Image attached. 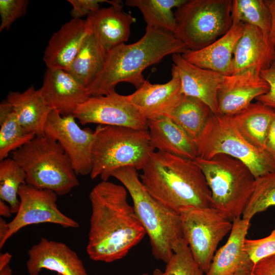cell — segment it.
<instances>
[{
  "instance_id": "obj_1",
  "label": "cell",
  "mask_w": 275,
  "mask_h": 275,
  "mask_svg": "<svg viewBox=\"0 0 275 275\" xmlns=\"http://www.w3.org/2000/svg\"><path fill=\"white\" fill-rule=\"evenodd\" d=\"M127 194L123 185L108 181H101L91 191L86 248L90 259L106 263L121 259L146 235Z\"/></svg>"
},
{
  "instance_id": "obj_2",
  "label": "cell",
  "mask_w": 275,
  "mask_h": 275,
  "mask_svg": "<svg viewBox=\"0 0 275 275\" xmlns=\"http://www.w3.org/2000/svg\"><path fill=\"white\" fill-rule=\"evenodd\" d=\"M188 50L174 34L147 26L137 42L122 44L107 52L102 70L87 90L91 96L104 95L115 92L117 85L122 82L138 89L145 80L143 74L145 69L167 56L183 54Z\"/></svg>"
},
{
  "instance_id": "obj_3",
  "label": "cell",
  "mask_w": 275,
  "mask_h": 275,
  "mask_svg": "<svg viewBox=\"0 0 275 275\" xmlns=\"http://www.w3.org/2000/svg\"><path fill=\"white\" fill-rule=\"evenodd\" d=\"M142 170L145 188L167 207L177 212L187 206L211 207L210 190L193 160L154 151Z\"/></svg>"
},
{
  "instance_id": "obj_4",
  "label": "cell",
  "mask_w": 275,
  "mask_h": 275,
  "mask_svg": "<svg viewBox=\"0 0 275 275\" xmlns=\"http://www.w3.org/2000/svg\"><path fill=\"white\" fill-rule=\"evenodd\" d=\"M112 177L122 183L130 196L135 213L149 238L154 257L167 263L183 238L179 213L148 193L135 168H120Z\"/></svg>"
},
{
  "instance_id": "obj_5",
  "label": "cell",
  "mask_w": 275,
  "mask_h": 275,
  "mask_svg": "<svg viewBox=\"0 0 275 275\" xmlns=\"http://www.w3.org/2000/svg\"><path fill=\"white\" fill-rule=\"evenodd\" d=\"M26 175V183L64 196L79 185L71 160L61 145L46 135L35 136L12 152Z\"/></svg>"
},
{
  "instance_id": "obj_6",
  "label": "cell",
  "mask_w": 275,
  "mask_h": 275,
  "mask_svg": "<svg viewBox=\"0 0 275 275\" xmlns=\"http://www.w3.org/2000/svg\"><path fill=\"white\" fill-rule=\"evenodd\" d=\"M202 170L211 191V207L232 222L240 217L253 193L255 177L241 161L219 154L193 160Z\"/></svg>"
},
{
  "instance_id": "obj_7",
  "label": "cell",
  "mask_w": 275,
  "mask_h": 275,
  "mask_svg": "<svg viewBox=\"0 0 275 275\" xmlns=\"http://www.w3.org/2000/svg\"><path fill=\"white\" fill-rule=\"evenodd\" d=\"M92 148V179L108 181L126 167L142 170L152 153L148 130L98 125Z\"/></svg>"
},
{
  "instance_id": "obj_8",
  "label": "cell",
  "mask_w": 275,
  "mask_h": 275,
  "mask_svg": "<svg viewBox=\"0 0 275 275\" xmlns=\"http://www.w3.org/2000/svg\"><path fill=\"white\" fill-rule=\"evenodd\" d=\"M195 142L198 157L209 159L219 154L229 155L246 164L255 178L275 171V163L269 155L249 143L230 116L211 113Z\"/></svg>"
},
{
  "instance_id": "obj_9",
  "label": "cell",
  "mask_w": 275,
  "mask_h": 275,
  "mask_svg": "<svg viewBox=\"0 0 275 275\" xmlns=\"http://www.w3.org/2000/svg\"><path fill=\"white\" fill-rule=\"evenodd\" d=\"M232 0H186L176 8L174 35L196 50L225 34L232 25Z\"/></svg>"
},
{
  "instance_id": "obj_10",
  "label": "cell",
  "mask_w": 275,
  "mask_h": 275,
  "mask_svg": "<svg viewBox=\"0 0 275 275\" xmlns=\"http://www.w3.org/2000/svg\"><path fill=\"white\" fill-rule=\"evenodd\" d=\"M179 213L183 238L196 262L205 273L219 242L231 231L232 222L212 207L187 206Z\"/></svg>"
},
{
  "instance_id": "obj_11",
  "label": "cell",
  "mask_w": 275,
  "mask_h": 275,
  "mask_svg": "<svg viewBox=\"0 0 275 275\" xmlns=\"http://www.w3.org/2000/svg\"><path fill=\"white\" fill-rule=\"evenodd\" d=\"M18 195L20 200L19 209L14 218L7 223V232L0 240L1 249L11 237L29 225L51 223L64 228L79 227L78 222L64 214L58 208V195L54 192L25 184L19 187Z\"/></svg>"
},
{
  "instance_id": "obj_12",
  "label": "cell",
  "mask_w": 275,
  "mask_h": 275,
  "mask_svg": "<svg viewBox=\"0 0 275 275\" xmlns=\"http://www.w3.org/2000/svg\"><path fill=\"white\" fill-rule=\"evenodd\" d=\"M82 125L97 124L148 130V121L130 103L128 95L116 91L90 97L73 114Z\"/></svg>"
},
{
  "instance_id": "obj_13",
  "label": "cell",
  "mask_w": 275,
  "mask_h": 275,
  "mask_svg": "<svg viewBox=\"0 0 275 275\" xmlns=\"http://www.w3.org/2000/svg\"><path fill=\"white\" fill-rule=\"evenodd\" d=\"M73 115L63 116L52 110L45 126V135L57 141L69 156L77 175L90 174L92 168V148L96 132L81 128Z\"/></svg>"
},
{
  "instance_id": "obj_14",
  "label": "cell",
  "mask_w": 275,
  "mask_h": 275,
  "mask_svg": "<svg viewBox=\"0 0 275 275\" xmlns=\"http://www.w3.org/2000/svg\"><path fill=\"white\" fill-rule=\"evenodd\" d=\"M28 255L26 267L29 275H39L43 269L61 275H89L77 253L63 242L41 237Z\"/></svg>"
},
{
  "instance_id": "obj_15",
  "label": "cell",
  "mask_w": 275,
  "mask_h": 275,
  "mask_svg": "<svg viewBox=\"0 0 275 275\" xmlns=\"http://www.w3.org/2000/svg\"><path fill=\"white\" fill-rule=\"evenodd\" d=\"M269 89L260 73L253 70L224 75L217 92V115L232 116L250 105L253 99L266 93Z\"/></svg>"
},
{
  "instance_id": "obj_16",
  "label": "cell",
  "mask_w": 275,
  "mask_h": 275,
  "mask_svg": "<svg viewBox=\"0 0 275 275\" xmlns=\"http://www.w3.org/2000/svg\"><path fill=\"white\" fill-rule=\"evenodd\" d=\"M179 74L172 67L168 82L151 84L145 80L134 92L128 95L130 103L148 120L167 116L183 96Z\"/></svg>"
},
{
  "instance_id": "obj_17",
  "label": "cell",
  "mask_w": 275,
  "mask_h": 275,
  "mask_svg": "<svg viewBox=\"0 0 275 275\" xmlns=\"http://www.w3.org/2000/svg\"><path fill=\"white\" fill-rule=\"evenodd\" d=\"M47 105L63 116L73 115L91 95L87 88L67 71L47 68L39 89Z\"/></svg>"
},
{
  "instance_id": "obj_18",
  "label": "cell",
  "mask_w": 275,
  "mask_h": 275,
  "mask_svg": "<svg viewBox=\"0 0 275 275\" xmlns=\"http://www.w3.org/2000/svg\"><path fill=\"white\" fill-rule=\"evenodd\" d=\"M91 33L86 19L72 18L64 24L51 36L44 51L47 68L67 71Z\"/></svg>"
},
{
  "instance_id": "obj_19",
  "label": "cell",
  "mask_w": 275,
  "mask_h": 275,
  "mask_svg": "<svg viewBox=\"0 0 275 275\" xmlns=\"http://www.w3.org/2000/svg\"><path fill=\"white\" fill-rule=\"evenodd\" d=\"M172 61V67L180 77L182 94L201 100L217 115V92L224 75L198 67L186 61L182 54H173Z\"/></svg>"
},
{
  "instance_id": "obj_20",
  "label": "cell",
  "mask_w": 275,
  "mask_h": 275,
  "mask_svg": "<svg viewBox=\"0 0 275 275\" xmlns=\"http://www.w3.org/2000/svg\"><path fill=\"white\" fill-rule=\"evenodd\" d=\"M244 26L243 22H233L229 31L212 43L199 50H188L182 56L186 61L200 68L224 75H232L234 51Z\"/></svg>"
},
{
  "instance_id": "obj_21",
  "label": "cell",
  "mask_w": 275,
  "mask_h": 275,
  "mask_svg": "<svg viewBox=\"0 0 275 275\" xmlns=\"http://www.w3.org/2000/svg\"><path fill=\"white\" fill-rule=\"evenodd\" d=\"M274 51L269 37L261 30L245 24L242 35L234 51L232 74L250 70L260 73L273 61Z\"/></svg>"
},
{
  "instance_id": "obj_22",
  "label": "cell",
  "mask_w": 275,
  "mask_h": 275,
  "mask_svg": "<svg viewBox=\"0 0 275 275\" xmlns=\"http://www.w3.org/2000/svg\"><path fill=\"white\" fill-rule=\"evenodd\" d=\"M86 20L92 34L108 52L128 40L135 18L123 11L122 7L111 6L90 13Z\"/></svg>"
},
{
  "instance_id": "obj_23",
  "label": "cell",
  "mask_w": 275,
  "mask_h": 275,
  "mask_svg": "<svg viewBox=\"0 0 275 275\" xmlns=\"http://www.w3.org/2000/svg\"><path fill=\"white\" fill-rule=\"evenodd\" d=\"M250 221L239 217L232 227L226 243L214 254L210 267L204 275H231L237 270L254 265L244 249Z\"/></svg>"
},
{
  "instance_id": "obj_24",
  "label": "cell",
  "mask_w": 275,
  "mask_h": 275,
  "mask_svg": "<svg viewBox=\"0 0 275 275\" xmlns=\"http://www.w3.org/2000/svg\"><path fill=\"white\" fill-rule=\"evenodd\" d=\"M148 130L154 150L190 160L198 156L195 140L169 117L148 120Z\"/></svg>"
},
{
  "instance_id": "obj_25",
  "label": "cell",
  "mask_w": 275,
  "mask_h": 275,
  "mask_svg": "<svg viewBox=\"0 0 275 275\" xmlns=\"http://www.w3.org/2000/svg\"><path fill=\"white\" fill-rule=\"evenodd\" d=\"M6 99L26 131L35 136L45 135V124L52 110L46 104L40 89L31 86L23 92L10 91Z\"/></svg>"
},
{
  "instance_id": "obj_26",
  "label": "cell",
  "mask_w": 275,
  "mask_h": 275,
  "mask_svg": "<svg viewBox=\"0 0 275 275\" xmlns=\"http://www.w3.org/2000/svg\"><path fill=\"white\" fill-rule=\"evenodd\" d=\"M274 111L257 101L230 117L238 131L249 143L264 151L265 141Z\"/></svg>"
},
{
  "instance_id": "obj_27",
  "label": "cell",
  "mask_w": 275,
  "mask_h": 275,
  "mask_svg": "<svg viewBox=\"0 0 275 275\" xmlns=\"http://www.w3.org/2000/svg\"><path fill=\"white\" fill-rule=\"evenodd\" d=\"M107 53L91 33L66 71L87 88L102 70Z\"/></svg>"
},
{
  "instance_id": "obj_28",
  "label": "cell",
  "mask_w": 275,
  "mask_h": 275,
  "mask_svg": "<svg viewBox=\"0 0 275 275\" xmlns=\"http://www.w3.org/2000/svg\"><path fill=\"white\" fill-rule=\"evenodd\" d=\"M211 113L210 108L201 100L183 95L167 117L171 118L196 141L203 131Z\"/></svg>"
},
{
  "instance_id": "obj_29",
  "label": "cell",
  "mask_w": 275,
  "mask_h": 275,
  "mask_svg": "<svg viewBox=\"0 0 275 275\" xmlns=\"http://www.w3.org/2000/svg\"><path fill=\"white\" fill-rule=\"evenodd\" d=\"M186 0H126V6L137 8L142 13L147 26L174 34L176 29L174 8Z\"/></svg>"
},
{
  "instance_id": "obj_30",
  "label": "cell",
  "mask_w": 275,
  "mask_h": 275,
  "mask_svg": "<svg viewBox=\"0 0 275 275\" xmlns=\"http://www.w3.org/2000/svg\"><path fill=\"white\" fill-rule=\"evenodd\" d=\"M35 135L26 131L18 122L8 101L0 104V161L8 158L10 152L21 148Z\"/></svg>"
},
{
  "instance_id": "obj_31",
  "label": "cell",
  "mask_w": 275,
  "mask_h": 275,
  "mask_svg": "<svg viewBox=\"0 0 275 275\" xmlns=\"http://www.w3.org/2000/svg\"><path fill=\"white\" fill-rule=\"evenodd\" d=\"M25 184V173L12 157L1 161L0 200L9 204L12 213H16L19 209L18 190L21 185Z\"/></svg>"
},
{
  "instance_id": "obj_32",
  "label": "cell",
  "mask_w": 275,
  "mask_h": 275,
  "mask_svg": "<svg viewBox=\"0 0 275 275\" xmlns=\"http://www.w3.org/2000/svg\"><path fill=\"white\" fill-rule=\"evenodd\" d=\"M232 15L233 22L255 26L269 37L270 14L264 0H232Z\"/></svg>"
},
{
  "instance_id": "obj_33",
  "label": "cell",
  "mask_w": 275,
  "mask_h": 275,
  "mask_svg": "<svg viewBox=\"0 0 275 275\" xmlns=\"http://www.w3.org/2000/svg\"><path fill=\"white\" fill-rule=\"evenodd\" d=\"M275 206V171L255 178L251 197L242 213L248 221L256 214Z\"/></svg>"
},
{
  "instance_id": "obj_34",
  "label": "cell",
  "mask_w": 275,
  "mask_h": 275,
  "mask_svg": "<svg viewBox=\"0 0 275 275\" xmlns=\"http://www.w3.org/2000/svg\"><path fill=\"white\" fill-rule=\"evenodd\" d=\"M163 275H204L183 238L175 247L166 263Z\"/></svg>"
},
{
  "instance_id": "obj_35",
  "label": "cell",
  "mask_w": 275,
  "mask_h": 275,
  "mask_svg": "<svg viewBox=\"0 0 275 275\" xmlns=\"http://www.w3.org/2000/svg\"><path fill=\"white\" fill-rule=\"evenodd\" d=\"M244 249L254 264L264 258L275 255V223L274 229L267 236L257 239H246Z\"/></svg>"
},
{
  "instance_id": "obj_36",
  "label": "cell",
  "mask_w": 275,
  "mask_h": 275,
  "mask_svg": "<svg viewBox=\"0 0 275 275\" xmlns=\"http://www.w3.org/2000/svg\"><path fill=\"white\" fill-rule=\"evenodd\" d=\"M28 5L27 0H0V32L8 30L16 20L24 15Z\"/></svg>"
},
{
  "instance_id": "obj_37",
  "label": "cell",
  "mask_w": 275,
  "mask_h": 275,
  "mask_svg": "<svg viewBox=\"0 0 275 275\" xmlns=\"http://www.w3.org/2000/svg\"><path fill=\"white\" fill-rule=\"evenodd\" d=\"M68 2L72 6L70 15L74 19H81L96 11L100 8L99 5L101 3H106L111 6L123 7L122 2L118 0H68Z\"/></svg>"
},
{
  "instance_id": "obj_38",
  "label": "cell",
  "mask_w": 275,
  "mask_h": 275,
  "mask_svg": "<svg viewBox=\"0 0 275 275\" xmlns=\"http://www.w3.org/2000/svg\"><path fill=\"white\" fill-rule=\"evenodd\" d=\"M260 76L269 85L268 91L256 99L263 104L275 109V60L260 72Z\"/></svg>"
},
{
  "instance_id": "obj_39",
  "label": "cell",
  "mask_w": 275,
  "mask_h": 275,
  "mask_svg": "<svg viewBox=\"0 0 275 275\" xmlns=\"http://www.w3.org/2000/svg\"><path fill=\"white\" fill-rule=\"evenodd\" d=\"M254 275H275V255L264 258L254 264Z\"/></svg>"
},
{
  "instance_id": "obj_40",
  "label": "cell",
  "mask_w": 275,
  "mask_h": 275,
  "mask_svg": "<svg viewBox=\"0 0 275 275\" xmlns=\"http://www.w3.org/2000/svg\"><path fill=\"white\" fill-rule=\"evenodd\" d=\"M264 151L275 163V109L265 141Z\"/></svg>"
},
{
  "instance_id": "obj_41",
  "label": "cell",
  "mask_w": 275,
  "mask_h": 275,
  "mask_svg": "<svg viewBox=\"0 0 275 275\" xmlns=\"http://www.w3.org/2000/svg\"><path fill=\"white\" fill-rule=\"evenodd\" d=\"M270 14L271 26L269 39L271 46L275 49V0H264Z\"/></svg>"
},
{
  "instance_id": "obj_42",
  "label": "cell",
  "mask_w": 275,
  "mask_h": 275,
  "mask_svg": "<svg viewBox=\"0 0 275 275\" xmlns=\"http://www.w3.org/2000/svg\"><path fill=\"white\" fill-rule=\"evenodd\" d=\"M12 214L11 208L7 203L0 200V215L1 216L9 217Z\"/></svg>"
},
{
  "instance_id": "obj_43",
  "label": "cell",
  "mask_w": 275,
  "mask_h": 275,
  "mask_svg": "<svg viewBox=\"0 0 275 275\" xmlns=\"http://www.w3.org/2000/svg\"><path fill=\"white\" fill-rule=\"evenodd\" d=\"M12 257V255L8 252L1 254L0 268H2L7 265H9Z\"/></svg>"
},
{
  "instance_id": "obj_44",
  "label": "cell",
  "mask_w": 275,
  "mask_h": 275,
  "mask_svg": "<svg viewBox=\"0 0 275 275\" xmlns=\"http://www.w3.org/2000/svg\"><path fill=\"white\" fill-rule=\"evenodd\" d=\"M7 223L3 218H0V240L3 239L7 232Z\"/></svg>"
},
{
  "instance_id": "obj_45",
  "label": "cell",
  "mask_w": 275,
  "mask_h": 275,
  "mask_svg": "<svg viewBox=\"0 0 275 275\" xmlns=\"http://www.w3.org/2000/svg\"><path fill=\"white\" fill-rule=\"evenodd\" d=\"M253 267L240 269L231 275H254L253 272Z\"/></svg>"
},
{
  "instance_id": "obj_46",
  "label": "cell",
  "mask_w": 275,
  "mask_h": 275,
  "mask_svg": "<svg viewBox=\"0 0 275 275\" xmlns=\"http://www.w3.org/2000/svg\"><path fill=\"white\" fill-rule=\"evenodd\" d=\"M0 275H14L9 264L2 268H0Z\"/></svg>"
},
{
  "instance_id": "obj_47",
  "label": "cell",
  "mask_w": 275,
  "mask_h": 275,
  "mask_svg": "<svg viewBox=\"0 0 275 275\" xmlns=\"http://www.w3.org/2000/svg\"><path fill=\"white\" fill-rule=\"evenodd\" d=\"M141 275H149L148 273H145ZM152 275H163V272L161 271L159 269L156 268L154 270Z\"/></svg>"
},
{
  "instance_id": "obj_48",
  "label": "cell",
  "mask_w": 275,
  "mask_h": 275,
  "mask_svg": "<svg viewBox=\"0 0 275 275\" xmlns=\"http://www.w3.org/2000/svg\"><path fill=\"white\" fill-rule=\"evenodd\" d=\"M275 60V49L273 53V61Z\"/></svg>"
},
{
  "instance_id": "obj_49",
  "label": "cell",
  "mask_w": 275,
  "mask_h": 275,
  "mask_svg": "<svg viewBox=\"0 0 275 275\" xmlns=\"http://www.w3.org/2000/svg\"><path fill=\"white\" fill-rule=\"evenodd\" d=\"M56 275H61V274H57Z\"/></svg>"
}]
</instances>
